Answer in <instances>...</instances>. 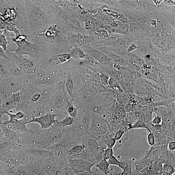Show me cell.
I'll return each instance as SVG.
<instances>
[{"mask_svg":"<svg viewBox=\"0 0 175 175\" xmlns=\"http://www.w3.org/2000/svg\"><path fill=\"white\" fill-rule=\"evenodd\" d=\"M25 4L27 16L29 34V38L35 32L40 31L52 19L45 10L43 1H24Z\"/></svg>","mask_w":175,"mask_h":175,"instance_id":"6da1fadb","label":"cell"},{"mask_svg":"<svg viewBox=\"0 0 175 175\" xmlns=\"http://www.w3.org/2000/svg\"><path fill=\"white\" fill-rule=\"evenodd\" d=\"M65 26L62 21L52 19L41 30L32 35L30 39L35 43L41 45L65 43Z\"/></svg>","mask_w":175,"mask_h":175,"instance_id":"7a4b0ae2","label":"cell"},{"mask_svg":"<svg viewBox=\"0 0 175 175\" xmlns=\"http://www.w3.org/2000/svg\"><path fill=\"white\" fill-rule=\"evenodd\" d=\"M12 42L16 44L17 48L16 49H10V52L18 56L28 55L37 61L40 59L41 53V46L37 44L30 43L27 36L19 35L13 38Z\"/></svg>","mask_w":175,"mask_h":175,"instance_id":"3957f363","label":"cell"},{"mask_svg":"<svg viewBox=\"0 0 175 175\" xmlns=\"http://www.w3.org/2000/svg\"><path fill=\"white\" fill-rule=\"evenodd\" d=\"M24 81V84L34 86H53L62 83L57 75L40 67L34 73L26 75Z\"/></svg>","mask_w":175,"mask_h":175,"instance_id":"277c9868","label":"cell"},{"mask_svg":"<svg viewBox=\"0 0 175 175\" xmlns=\"http://www.w3.org/2000/svg\"><path fill=\"white\" fill-rule=\"evenodd\" d=\"M92 119L89 128L88 137L96 140L106 134L109 130V123L105 119L92 112Z\"/></svg>","mask_w":175,"mask_h":175,"instance_id":"5b68a950","label":"cell"},{"mask_svg":"<svg viewBox=\"0 0 175 175\" xmlns=\"http://www.w3.org/2000/svg\"><path fill=\"white\" fill-rule=\"evenodd\" d=\"M68 98L64 82L58 84L54 101L53 114L58 116H66L68 115L66 109Z\"/></svg>","mask_w":175,"mask_h":175,"instance_id":"8992f818","label":"cell"},{"mask_svg":"<svg viewBox=\"0 0 175 175\" xmlns=\"http://www.w3.org/2000/svg\"><path fill=\"white\" fill-rule=\"evenodd\" d=\"M8 53L10 56V59L14 61L26 74L34 73L40 67L38 61L33 58L18 56L13 52H8Z\"/></svg>","mask_w":175,"mask_h":175,"instance_id":"52a82bcc","label":"cell"},{"mask_svg":"<svg viewBox=\"0 0 175 175\" xmlns=\"http://www.w3.org/2000/svg\"><path fill=\"white\" fill-rule=\"evenodd\" d=\"M77 109V116L74 119L73 124L88 136L92 119L91 112L89 109L85 107H79Z\"/></svg>","mask_w":175,"mask_h":175,"instance_id":"ba28073f","label":"cell"},{"mask_svg":"<svg viewBox=\"0 0 175 175\" xmlns=\"http://www.w3.org/2000/svg\"><path fill=\"white\" fill-rule=\"evenodd\" d=\"M70 46L72 48H81L90 45L93 43L90 36L77 32H70L66 34Z\"/></svg>","mask_w":175,"mask_h":175,"instance_id":"9c48e42d","label":"cell"},{"mask_svg":"<svg viewBox=\"0 0 175 175\" xmlns=\"http://www.w3.org/2000/svg\"><path fill=\"white\" fill-rule=\"evenodd\" d=\"M69 165L75 173L93 172L92 168L94 165L91 162L79 158H68Z\"/></svg>","mask_w":175,"mask_h":175,"instance_id":"30bf717a","label":"cell"},{"mask_svg":"<svg viewBox=\"0 0 175 175\" xmlns=\"http://www.w3.org/2000/svg\"><path fill=\"white\" fill-rule=\"evenodd\" d=\"M85 53L93 57L102 65L113 66L111 59L106 54L97 50L91 45L81 48Z\"/></svg>","mask_w":175,"mask_h":175,"instance_id":"8fae6325","label":"cell"},{"mask_svg":"<svg viewBox=\"0 0 175 175\" xmlns=\"http://www.w3.org/2000/svg\"><path fill=\"white\" fill-rule=\"evenodd\" d=\"M58 115L51 114H47L41 115L38 117H32V119L27 122V124L31 123H36L40 124L41 127V130L47 129L52 127L57 121L56 119Z\"/></svg>","mask_w":175,"mask_h":175,"instance_id":"7c38bea8","label":"cell"},{"mask_svg":"<svg viewBox=\"0 0 175 175\" xmlns=\"http://www.w3.org/2000/svg\"><path fill=\"white\" fill-rule=\"evenodd\" d=\"M24 85V79L10 77V79L4 81L1 86L6 92L12 95L20 92Z\"/></svg>","mask_w":175,"mask_h":175,"instance_id":"4fadbf2b","label":"cell"},{"mask_svg":"<svg viewBox=\"0 0 175 175\" xmlns=\"http://www.w3.org/2000/svg\"><path fill=\"white\" fill-rule=\"evenodd\" d=\"M7 67L10 77L24 79L27 75L11 59L7 60Z\"/></svg>","mask_w":175,"mask_h":175,"instance_id":"5bb4252c","label":"cell"},{"mask_svg":"<svg viewBox=\"0 0 175 175\" xmlns=\"http://www.w3.org/2000/svg\"><path fill=\"white\" fill-rule=\"evenodd\" d=\"M71 58L75 59L83 60L85 58L86 54L82 49L79 48H73L69 51Z\"/></svg>","mask_w":175,"mask_h":175,"instance_id":"9a60e30c","label":"cell"},{"mask_svg":"<svg viewBox=\"0 0 175 175\" xmlns=\"http://www.w3.org/2000/svg\"><path fill=\"white\" fill-rule=\"evenodd\" d=\"M86 148L84 144L75 145L71 148L68 152V158H71L82 153Z\"/></svg>","mask_w":175,"mask_h":175,"instance_id":"2e32d148","label":"cell"},{"mask_svg":"<svg viewBox=\"0 0 175 175\" xmlns=\"http://www.w3.org/2000/svg\"><path fill=\"white\" fill-rule=\"evenodd\" d=\"M107 161L110 165L118 166L123 171L125 170L128 164L126 161H120L114 155Z\"/></svg>","mask_w":175,"mask_h":175,"instance_id":"e0dca14e","label":"cell"},{"mask_svg":"<svg viewBox=\"0 0 175 175\" xmlns=\"http://www.w3.org/2000/svg\"><path fill=\"white\" fill-rule=\"evenodd\" d=\"M66 109L67 112L69 116L74 119L76 118L77 114V108L76 107L72 102L67 99Z\"/></svg>","mask_w":175,"mask_h":175,"instance_id":"ac0fdd59","label":"cell"},{"mask_svg":"<svg viewBox=\"0 0 175 175\" xmlns=\"http://www.w3.org/2000/svg\"><path fill=\"white\" fill-rule=\"evenodd\" d=\"M107 87L116 90L120 94L124 93V90H123L119 82L112 77H110L108 85Z\"/></svg>","mask_w":175,"mask_h":175,"instance_id":"d6986e66","label":"cell"},{"mask_svg":"<svg viewBox=\"0 0 175 175\" xmlns=\"http://www.w3.org/2000/svg\"><path fill=\"white\" fill-rule=\"evenodd\" d=\"M74 122V119L69 116H68L60 121H57L55 124L58 126L67 127L72 125Z\"/></svg>","mask_w":175,"mask_h":175,"instance_id":"ffe728a7","label":"cell"},{"mask_svg":"<svg viewBox=\"0 0 175 175\" xmlns=\"http://www.w3.org/2000/svg\"><path fill=\"white\" fill-rule=\"evenodd\" d=\"M110 165L108 161L103 159L98 164L94 166L101 172L106 174L108 172Z\"/></svg>","mask_w":175,"mask_h":175,"instance_id":"44dd1931","label":"cell"},{"mask_svg":"<svg viewBox=\"0 0 175 175\" xmlns=\"http://www.w3.org/2000/svg\"><path fill=\"white\" fill-rule=\"evenodd\" d=\"M137 128L146 129L149 132H152L151 130L149 128L145 123L141 119H139L135 122L133 125H131L127 130V131L133 129Z\"/></svg>","mask_w":175,"mask_h":175,"instance_id":"7402d4cb","label":"cell"},{"mask_svg":"<svg viewBox=\"0 0 175 175\" xmlns=\"http://www.w3.org/2000/svg\"><path fill=\"white\" fill-rule=\"evenodd\" d=\"M162 167L164 173L167 175H172L175 173V167L171 165L164 163Z\"/></svg>","mask_w":175,"mask_h":175,"instance_id":"603a6c76","label":"cell"},{"mask_svg":"<svg viewBox=\"0 0 175 175\" xmlns=\"http://www.w3.org/2000/svg\"><path fill=\"white\" fill-rule=\"evenodd\" d=\"M99 74L101 84L103 86L107 87L110 76L105 73H100Z\"/></svg>","mask_w":175,"mask_h":175,"instance_id":"cb8c5ba5","label":"cell"},{"mask_svg":"<svg viewBox=\"0 0 175 175\" xmlns=\"http://www.w3.org/2000/svg\"><path fill=\"white\" fill-rule=\"evenodd\" d=\"M114 150L113 148H107L104 152L103 155V159L108 160L114 155Z\"/></svg>","mask_w":175,"mask_h":175,"instance_id":"d4e9b609","label":"cell"},{"mask_svg":"<svg viewBox=\"0 0 175 175\" xmlns=\"http://www.w3.org/2000/svg\"><path fill=\"white\" fill-rule=\"evenodd\" d=\"M147 140L148 144L151 146H153L155 144V137L152 132L150 133L147 136Z\"/></svg>","mask_w":175,"mask_h":175,"instance_id":"484cf974","label":"cell"},{"mask_svg":"<svg viewBox=\"0 0 175 175\" xmlns=\"http://www.w3.org/2000/svg\"><path fill=\"white\" fill-rule=\"evenodd\" d=\"M125 133V131L124 129H121L119 130L114 135V139L116 141L119 140L122 138Z\"/></svg>","mask_w":175,"mask_h":175,"instance_id":"4316f807","label":"cell"},{"mask_svg":"<svg viewBox=\"0 0 175 175\" xmlns=\"http://www.w3.org/2000/svg\"><path fill=\"white\" fill-rule=\"evenodd\" d=\"M12 42H8L6 40L5 36L3 35H0V42L5 50L7 49V45L9 43Z\"/></svg>","mask_w":175,"mask_h":175,"instance_id":"83f0119b","label":"cell"},{"mask_svg":"<svg viewBox=\"0 0 175 175\" xmlns=\"http://www.w3.org/2000/svg\"><path fill=\"white\" fill-rule=\"evenodd\" d=\"M116 141L114 138L110 139L106 143L107 148H113L116 144Z\"/></svg>","mask_w":175,"mask_h":175,"instance_id":"f1b7e54d","label":"cell"},{"mask_svg":"<svg viewBox=\"0 0 175 175\" xmlns=\"http://www.w3.org/2000/svg\"><path fill=\"white\" fill-rule=\"evenodd\" d=\"M162 119L160 117L157 115L155 117V118L152 120V124L153 125H160L162 122Z\"/></svg>","mask_w":175,"mask_h":175,"instance_id":"f546056e","label":"cell"},{"mask_svg":"<svg viewBox=\"0 0 175 175\" xmlns=\"http://www.w3.org/2000/svg\"><path fill=\"white\" fill-rule=\"evenodd\" d=\"M6 51L2 45L0 44V57L7 60H10V58L6 56L4 52Z\"/></svg>","mask_w":175,"mask_h":175,"instance_id":"4dcf8cb0","label":"cell"},{"mask_svg":"<svg viewBox=\"0 0 175 175\" xmlns=\"http://www.w3.org/2000/svg\"><path fill=\"white\" fill-rule=\"evenodd\" d=\"M168 148L171 151H174L175 150V142L171 141L169 142L168 145Z\"/></svg>","mask_w":175,"mask_h":175,"instance_id":"1f68e13d","label":"cell"},{"mask_svg":"<svg viewBox=\"0 0 175 175\" xmlns=\"http://www.w3.org/2000/svg\"><path fill=\"white\" fill-rule=\"evenodd\" d=\"M2 101L1 96H0V114H2Z\"/></svg>","mask_w":175,"mask_h":175,"instance_id":"d6a6232c","label":"cell"},{"mask_svg":"<svg viewBox=\"0 0 175 175\" xmlns=\"http://www.w3.org/2000/svg\"><path fill=\"white\" fill-rule=\"evenodd\" d=\"M122 172H121V173H120L118 175H121V173ZM105 175H110V174H108V173H106V174Z\"/></svg>","mask_w":175,"mask_h":175,"instance_id":"836d02e7","label":"cell"},{"mask_svg":"<svg viewBox=\"0 0 175 175\" xmlns=\"http://www.w3.org/2000/svg\"><path fill=\"white\" fill-rule=\"evenodd\" d=\"M167 175L163 173V175Z\"/></svg>","mask_w":175,"mask_h":175,"instance_id":"e575fe53","label":"cell"}]
</instances>
